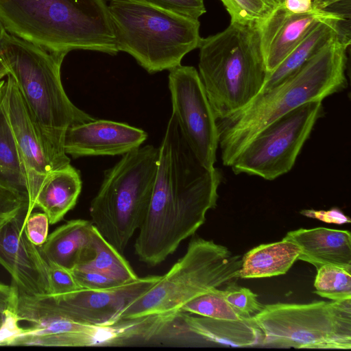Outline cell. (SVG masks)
<instances>
[{"label": "cell", "instance_id": "cell-38", "mask_svg": "<svg viewBox=\"0 0 351 351\" xmlns=\"http://www.w3.org/2000/svg\"><path fill=\"white\" fill-rule=\"evenodd\" d=\"M282 6L289 12L304 14L313 10V0H283Z\"/></svg>", "mask_w": 351, "mask_h": 351}, {"label": "cell", "instance_id": "cell-37", "mask_svg": "<svg viewBox=\"0 0 351 351\" xmlns=\"http://www.w3.org/2000/svg\"><path fill=\"white\" fill-rule=\"evenodd\" d=\"M19 293L16 287L0 282V312L15 310Z\"/></svg>", "mask_w": 351, "mask_h": 351}, {"label": "cell", "instance_id": "cell-28", "mask_svg": "<svg viewBox=\"0 0 351 351\" xmlns=\"http://www.w3.org/2000/svg\"><path fill=\"white\" fill-rule=\"evenodd\" d=\"M28 210L27 192L0 180V231L19 215L28 213Z\"/></svg>", "mask_w": 351, "mask_h": 351}, {"label": "cell", "instance_id": "cell-6", "mask_svg": "<svg viewBox=\"0 0 351 351\" xmlns=\"http://www.w3.org/2000/svg\"><path fill=\"white\" fill-rule=\"evenodd\" d=\"M108 8L118 51L131 55L149 73L181 64L199 46L198 19L139 0H111Z\"/></svg>", "mask_w": 351, "mask_h": 351}, {"label": "cell", "instance_id": "cell-35", "mask_svg": "<svg viewBox=\"0 0 351 351\" xmlns=\"http://www.w3.org/2000/svg\"><path fill=\"white\" fill-rule=\"evenodd\" d=\"M350 1L313 0V5L315 9L335 13L346 19L350 20Z\"/></svg>", "mask_w": 351, "mask_h": 351}, {"label": "cell", "instance_id": "cell-10", "mask_svg": "<svg viewBox=\"0 0 351 351\" xmlns=\"http://www.w3.org/2000/svg\"><path fill=\"white\" fill-rule=\"evenodd\" d=\"M322 101L306 103L261 130L243 149L230 167L235 174L245 173L272 180L289 172L317 119Z\"/></svg>", "mask_w": 351, "mask_h": 351}, {"label": "cell", "instance_id": "cell-13", "mask_svg": "<svg viewBox=\"0 0 351 351\" xmlns=\"http://www.w3.org/2000/svg\"><path fill=\"white\" fill-rule=\"evenodd\" d=\"M0 102L5 113L16 143L30 214L35 208L38 193L53 170L33 119L13 79L7 75Z\"/></svg>", "mask_w": 351, "mask_h": 351}, {"label": "cell", "instance_id": "cell-36", "mask_svg": "<svg viewBox=\"0 0 351 351\" xmlns=\"http://www.w3.org/2000/svg\"><path fill=\"white\" fill-rule=\"evenodd\" d=\"M300 213L304 216L327 222L342 224L350 223V219L339 209L333 208L329 210H303Z\"/></svg>", "mask_w": 351, "mask_h": 351}, {"label": "cell", "instance_id": "cell-18", "mask_svg": "<svg viewBox=\"0 0 351 351\" xmlns=\"http://www.w3.org/2000/svg\"><path fill=\"white\" fill-rule=\"evenodd\" d=\"M300 249L298 260L317 269L330 265L351 271V235L348 230L327 228H300L290 231L283 238Z\"/></svg>", "mask_w": 351, "mask_h": 351}, {"label": "cell", "instance_id": "cell-19", "mask_svg": "<svg viewBox=\"0 0 351 351\" xmlns=\"http://www.w3.org/2000/svg\"><path fill=\"white\" fill-rule=\"evenodd\" d=\"M337 38L350 45V21L326 19L317 23L276 69L268 74L261 92L274 87L293 75L322 47Z\"/></svg>", "mask_w": 351, "mask_h": 351}, {"label": "cell", "instance_id": "cell-23", "mask_svg": "<svg viewBox=\"0 0 351 351\" xmlns=\"http://www.w3.org/2000/svg\"><path fill=\"white\" fill-rule=\"evenodd\" d=\"M95 271L122 283L136 280V275L128 261L95 227L92 243L74 267Z\"/></svg>", "mask_w": 351, "mask_h": 351}, {"label": "cell", "instance_id": "cell-17", "mask_svg": "<svg viewBox=\"0 0 351 351\" xmlns=\"http://www.w3.org/2000/svg\"><path fill=\"white\" fill-rule=\"evenodd\" d=\"M326 19L350 21L325 10L314 9L307 13L295 14L287 11L282 4L278 6L258 25L267 73L276 69L313 25Z\"/></svg>", "mask_w": 351, "mask_h": 351}, {"label": "cell", "instance_id": "cell-3", "mask_svg": "<svg viewBox=\"0 0 351 351\" xmlns=\"http://www.w3.org/2000/svg\"><path fill=\"white\" fill-rule=\"evenodd\" d=\"M65 56L8 32L0 41V64L27 106L53 170L70 164L64 149L67 129L95 119L64 91L60 69Z\"/></svg>", "mask_w": 351, "mask_h": 351}, {"label": "cell", "instance_id": "cell-26", "mask_svg": "<svg viewBox=\"0 0 351 351\" xmlns=\"http://www.w3.org/2000/svg\"><path fill=\"white\" fill-rule=\"evenodd\" d=\"M182 311L207 317L239 320L241 317L227 302L223 290L215 288L204 293L184 304Z\"/></svg>", "mask_w": 351, "mask_h": 351}, {"label": "cell", "instance_id": "cell-14", "mask_svg": "<svg viewBox=\"0 0 351 351\" xmlns=\"http://www.w3.org/2000/svg\"><path fill=\"white\" fill-rule=\"evenodd\" d=\"M24 212L0 231V264L12 277L18 293L29 296L50 293L48 264L38 247L27 239Z\"/></svg>", "mask_w": 351, "mask_h": 351}, {"label": "cell", "instance_id": "cell-27", "mask_svg": "<svg viewBox=\"0 0 351 351\" xmlns=\"http://www.w3.org/2000/svg\"><path fill=\"white\" fill-rule=\"evenodd\" d=\"M230 16V23L258 25L280 6L283 0H221Z\"/></svg>", "mask_w": 351, "mask_h": 351}, {"label": "cell", "instance_id": "cell-8", "mask_svg": "<svg viewBox=\"0 0 351 351\" xmlns=\"http://www.w3.org/2000/svg\"><path fill=\"white\" fill-rule=\"evenodd\" d=\"M242 256L212 240L195 237L185 254L145 293L129 304L119 320L173 313L195 298L235 282Z\"/></svg>", "mask_w": 351, "mask_h": 351}, {"label": "cell", "instance_id": "cell-31", "mask_svg": "<svg viewBox=\"0 0 351 351\" xmlns=\"http://www.w3.org/2000/svg\"><path fill=\"white\" fill-rule=\"evenodd\" d=\"M47 264L49 294L61 295L81 289L71 269L53 263Z\"/></svg>", "mask_w": 351, "mask_h": 351}, {"label": "cell", "instance_id": "cell-40", "mask_svg": "<svg viewBox=\"0 0 351 351\" xmlns=\"http://www.w3.org/2000/svg\"><path fill=\"white\" fill-rule=\"evenodd\" d=\"M6 32H7V31H6L3 23L0 20V41L1 40V39L3 38V36L5 34Z\"/></svg>", "mask_w": 351, "mask_h": 351}, {"label": "cell", "instance_id": "cell-5", "mask_svg": "<svg viewBox=\"0 0 351 351\" xmlns=\"http://www.w3.org/2000/svg\"><path fill=\"white\" fill-rule=\"evenodd\" d=\"M199 75L217 120L242 110L262 90L267 71L258 25L230 23L201 39Z\"/></svg>", "mask_w": 351, "mask_h": 351}, {"label": "cell", "instance_id": "cell-16", "mask_svg": "<svg viewBox=\"0 0 351 351\" xmlns=\"http://www.w3.org/2000/svg\"><path fill=\"white\" fill-rule=\"evenodd\" d=\"M252 317L239 320L215 319L180 311L166 330L165 343L181 345L198 337L234 347L261 345L263 333Z\"/></svg>", "mask_w": 351, "mask_h": 351}, {"label": "cell", "instance_id": "cell-1", "mask_svg": "<svg viewBox=\"0 0 351 351\" xmlns=\"http://www.w3.org/2000/svg\"><path fill=\"white\" fill-rule=\"evenodd\" d=\"M159 148L154 187L134 251L150 267L163 262L204 224L215 208L221 173L204 168L180 131L173 113Z\"/></svg>", "mask_w": 351, "mask_h": 351}, {"label": "cell", "instance_id": "cell-9", "mask_svg": "<svg viewBox=\"0 0 351 351\" xmlns=\"http://www.w3.org/2000/svg\"><path fill=\"white\" fill-rule=\"evenodd\" d=\"M252 318L263 333V346L351 348V299L266 304Z\"/></svg>", "mask_w": 351, "mask_h": 351}, {"label": "cell", "instance_id": "cell-11", "mask_svg": "<svg viewBox=\"0 0 351 351\" xmlns=\"http://www.w3.org/2000/svg\"><path fill=\"white\" fill-rule=\"evenodd\" d=\"M172 113L187 145L206 169L215 168L217 120L197 69L181 64L169 70Z\"/></svg>", "mask_w": 351, "mask_h": 351}, {"label": "cell", "instance_id": "cell-2", "mask_svg": "<svg viewBox=\"0 0 351 351\" xmlns=\"http://www.w3.org/2000/svg\"><path fill=\"white\" fill-rule=\"evenodd\" d=\"M348 46L339 38L332 40L293 75L261 92L242 110L218 120L223 165L230 167L246 145L281 116L345 88Z\"/></svg>", "mask_w": 351, "mask_h": 351}, {"label": "cell", "instance_id": "cell-20", "mask_svg": "<svg viewBox=\"0 0 351 351\" xmlns=\"http://www.w3.org/2000/svg\"><path fill=\"white\" fill-rule=\"evenodd\" d=\"M94 229L90 221H68L49 234L38 249L47 263L71 269L90 247Z\"/></svg>", "mask_w": 351, "mask_h": 351}, {"label": "cell", "instance_id": "cell-22", "mask_svg": "<svg viewBox=\"0 0 351 351\" xmlns=\"http://www.w3.org/2000/svg\"><path fill=\"white\" fill-rule=\"evenodd\" d=\"M300 247L282 239L256 246L242 256L241 278H260L285 274L298 260Z\"/></svg>", "mask_w": 351, "mask_h": 351}, {"label": "cell", "instance_id": "cell-25", "mask_svg": "<svg viewBox=\"0 0 351 351\" xmlns=\"http://www.w3.org/2000/svg\"><path fill=\"white\" fill-rule=\"evenodd\" d=\"M314 287L316 294L333 301L351 299V271L330 265L317 269Z\"/></svg>", "mask_w": 351, "mask_h": 351}, {"label": "cell", "instance_id": "cell-24", "mask_svg": "<svg viewBox=\"0 0 351 351\" xmlns=\"http://www.w3.org/2000/svg\"><path fill=\"white\" fill-rule=\"evenodd\" d=\"M0 180L26 191L25 178L16 143L1 102Z\"/></svg>", "mask_w": 351, "mask_h": 351}, {"label": "cell", "instance_id": "cell-30", "mask_svg": "<svg viewBox=\"0 0 351 351\" xmlns=\"http://www.w3.org/2000/svg\"><path fill=\"white\" fill-rule=\"evenodd\" d=\"M160 9L198 19L206 12L203 0H139Z\"/></svg>", "mask_w": 351, "mask_h": 351}, {"label": "cell", "instance_id": "cell-21", "mask_svg": "<svg viewBox=\"0 0 351 351\" xmlns=\"http://www.w3.org/2000/svg\"><path fill=\"white\" fill-rule=\"evenodd\" d=\"M82 186L80 172L71 164L52 170L38 193L35 208L47 215L49 224H55L74 208Z\"/></svg>", "mask_w": 351, "mask_h": 351}, {"label": "cell", "instance_id": "cell-29", "mask_svg": "<svg viewBox=\"0 0 351 351\" xmlns=\"http://www.w3.org/2000/svg\"><path fill=\"white\" fill-rule=\"evenodd\" d=\"M227 302L243 317H250L260 313L264 304L250 289L238 286L235 282L228 284L223 289Z\"/></svg>", "mask_w": 351, "mask_h": 351}, {"label": "cell", "instance_id": "cell-34", "mask_svg": "<svg viewBox=\"0 0 351 351\" xmlns=\"http://www.w3.org/2000/svg\"><path fill=\"white\" fill-rule=\"evenodd\" d=\"M15 310L0 312V346H12L14 340L22 333L23 328Z\"/></svg>", "mask_w": 351, "mask_h": 351}, {"label": "cell", "instance_id": "cell-7", "mask_svg": "<svg viewBox=\"0 0 351 351\" xmlns=\"http://www.w3.org/2000/svg\"><path fill=\"white\" fill-rule=\"evenodd\" d=\"M159 148L146 145L122 155L104 171L90 202L89 214L97 230L119 252L140 228L151 201Z\"/></svg>", "mask_w": 351, "mask_h": 351}, {"label": "cell", "instance_id": "cell-15", "mask_svg": "<svg viewBox=\"0 0 351 351\" xmlns=\"http://www.w3.org/2000/svg\"><path fill=\"white\" fill-rule=\"evenodd\" d=\"M147 134L127 123L94 119L73 125L65 134L64 149L73 158L125 154L142 145Z\"/></svg>", "mask_w": 351, "mask_h": 351}, {"label": "cell", "instance_id": "cell-33", "mask_svg": "<svg viewBox=\"0 0 351 351\" xmlns=\"http://www.w3.org/2000/svg\"><path fill=\"white\" fill-rule=\"evenodd\" d=\"M49 226V218L44 212L32 211L25 219L24 230L29 241L39 247L48 237Z\"/></svg>", "mask_w": 351, "mask_h": 351}, {"label": "cell", "instance_id": "cell-12", "mask_svg": "<svg viewBox=\"0 0 351 351\" xmlns=\"http://www.w3.org/2000/svg\"><path fill=\"white\" fill-rule=\"evenodd\" d=\"M161 276H147L104 289H80L61 295H37L63 316L79 323L102 326L119 321L123 311L154 286Z\"/></svg>", "mask_w": 351, "mask_h": 351}, {"label": "cell", "instance_id": "cell-39", "mask_svg": "<svg viewBox=\"0 0 351 351\" xmlns=\"http://www.w3.org/2000/svg\"><path fill=\"white\" fill-rule=\"evenodd\" d=\"M8 72L0 64V96L5 83V77H7Z\"/></svg>", "mask_w": 351, "mask_h": 351}, {"label": "cell", "instance_id": "cell-4", "mask_svg": "<svg viewBox=\"0 0 351 351\" xmlns=\"http://www.w3.org/2000/svg\"><path fill=\"white\" fill-rule=\"evenodd\" d=\"M0 20L11 34L51 52H119L106 0H0Z\"/></svg>", "mask_w": 351, "mask_h": 351}, {"label": "cell", "instance_id": "cell-32", "mask_svg": "<svg viewBox=\"0 0 351 351\" xmlns=\"http://www.w3.org/2000/svg\"><path fill=\"white\" fill-rule=\"evenodd\" d=\"M71 270L81 289H104L125 284L95 271L76 267Z\"/></svg>", "mask_w": 351, "mask_h": 351}]
</instances>
